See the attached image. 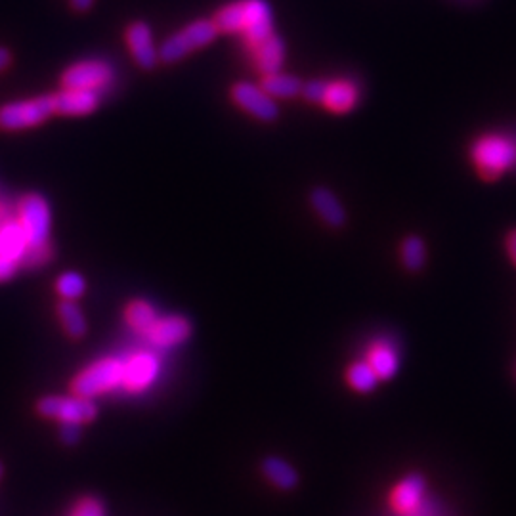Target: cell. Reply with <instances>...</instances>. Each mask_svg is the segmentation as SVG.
Here are the masks:
<instances>
[{"label":"cell","mask_w":516,"mask_h":516,"mask_svg":"<svg viewBox=\"0 0 516 516\" xmlns=\"http://www.w3.org/2000/svg\"><path fill=\"white\" fill-rule=\"evenodd\" d=\"M212 22L216 23V27H219V31L241 33L243 23H245V0L228 5L226 8H222L219 14H216V18Z\"/></svg>","instance_id":"26"},{"label":"cell","mask_w":516,"mask_h":516,"mask_svg":"<svg viewBox=\"0 0 516 516\" xmlns=\"http://www.w3.org/2000/svg\"><path fill=\"white\" fill-rule=\"evenodd\" d=\"M505 247H507V255H509L511 262L516 266V228H514V230H511L509 234H507Z\"/></svg>","instance_id":"32"},{"label":"cell","mask_w":516,"mask_h":516,"mask_svg":"<svg viewBox=\"0 0 516 516\" xmlns=\"http://www.w3.org/2000/svg\"><path fill=\"white\" fill-rule=\"evenodd\" d=\"M262 473L279 490H293L298 484V473L281 457H268L262 463Z\"/></svg>","instance_id":"21"},{"label":"cell","mask_w":516,"mask_h":516,"mask_svg":"<svg viewBox=\"0 0 516 516\" xmlns=\"http://www.w3.org/2000/svg\"><path fill=\"white\" fill-rule=\"evenodd\" d=\"M60 438L65 444H75L80 438V427L79 425H61Z\"/></svg>","instance_id":"30"},{"label":"cell","mask_w":516,"mask_h":516,"mask_svg":"<svg viewBox=\"0 0 516 516\" xmlns=\"http://www.w3.org/2000/svg\"><path fill=\"white\" fill-rule=\"evenodd\" d=\"M243 35L251 48H257L274 35L272 8L266 0H245Z\"/></svg>","instance_id":"12"},{"label":"cell","mask_w":516,"mask_h":516,"mask_svg":"<svg viewBox=\"0 0 516 516\" xmlns=\"http://www.w3.org/2000/svg\"><path fill=\"white\" fill-rule=\"evenodd\" d=\"M327 87H329V82H325V80H308L306 85H303V92L301 94L312 104H318V102L324 104Z\"/></svg>","instance_id":"28"},{"label":"cell","mask_w":516,"mask_h":516,"mask_svg":"<svg viewBox=\"0 0 516 516\" xmlns=\"http://www.w3.org/2000/svg\"><path fill=\"white\" fill-rule=\"evenodd\" d=\"M20 264H15L12 260H6L0 257V281H8L10 277H14V274L18 272Z\"/></svg>","instance_id":"31"},{"label":"cell","mask_w":516,"mask_h":516,"mask_svg":"<svg viewBox=\"0 0 516 516\" xmlns=\"http://www.w3.org/2000/svg\"><path fill=\"white\" fill-rule=\"evenodd\" d=\"M94 5V0H71V6L77 12H87Z\"/></svg>","instance_id":"34"},{"label":"cell","mask_w":516,"mask_h":516,"mask_svg":"<svg viewBox=\"0 0 516 516\" xmlns=\"http://www.w3.org/2000/svg\"><path fill=\"white\" fill-rule=\"evenodd\" d=\"M365 360L377 373L379 380H390L399 370V351L392 339L379 337L370 342Z\"/></svg>","instance_id":"13"},{"label":"cell","mask_w":516,"mask_h":516,"mask_svg":"<svg viewBox=\"0 0 516 516\" xmlns=\"http://www.w3.org/2000/svg\"><path fill=\"white\" fill-rule=\"evenodd\" d=\"M231 98H234V102L241 109L251 113L253 117L260 121L272 123L277 119L279 108L276 99L270 94H266L264 89L253 85V82H238V85L231 89Z\"/></svg>","instance_id":"10"},{"label":"cell","mask_w":516,"mask_h":516,"mask_svg":"<svg viewBox=\"0 0 516 516\" xmlns=\"http://www.w3.org/2000/svg\"><path fill=\"white\" fill-rule=\"evenodd\" d=\"M262 89L272 98H295L303 92V80L289 73H272L264 75Z\"/></svg>","instance_id":"22"},{"label":"cell","mask_w":516,"mask_h":516,"mask_svg":"<svg viewBox=\"0 0 516 516\" xmlns=\"http://www.w3.org/2000/svg\"><path fill=\"white\" fill-rule=\"evenodd\" d=\"M127 41L130 46V52L138 61L142 70H154L159 61V50L154 42L152 27L144 22L132 23L127 31Z\"/></svg>","instance_id":"14"},{"label":"cell","mask_w":516,"mask_h":516,"mask_svg":"<svg viewBox=\"0 0 516 516\" xmlns=\"http://www.w3.org/2000/svg\"><path fill=\"white\" fill-rule=\"evenodd\" d=\"M413 516H432V512L428 511V507H427V503H425V507H423L419 512H415Z\"/></svg>","instance_id":"35"},{"label":"cell","mask_w":516,"mask_h":516,"mask_svg":"<svg viewBox=\"0 0 516 516\" xmlns=\"http://www.w3.org/2000/svg\"><path fill=\"white\" fill-rule=\"evenodd\" d=\"M360 102V89L352 80H335L329 82L324 104L327 109L335 113L352 111Z\"/></svg>","instance_id":"18"},{"label":"cell","mask_w":516,"mask_h":516,"mask_svg":"<svg viewBox=\"0 0 516 516\" xmlns=\"http://www.w3.org/2000/svg\"><path fill=\"white\" fill-rule=\"evenodd\" d=\"M125 360L119 356H106L87 365L75 379L71 390L82 398H98L123 389Z\"/></svg>","instance_id":"2"},{"label":"cell","mask_w":516,"mask_h":516,"mask_svg":"<svg viewBox=\"0 0 516 516\" xmlns=\"http://www.w3.org/2000/svg\"><path fill=\"white\" fill-rule=\"evenodd\" d=\"M125 318H127V324L135 329L138 335L145 337L149 329H152L154 324L159 320V312L149 301H144V298H136V301H132L127 306Z\"/></svg>","instance_id":"20"},{"label":"cell","mask_w":516,"mask_h":516,"mask_svg":"<svg viewBox=\"0 0 516 516\" xmlns=\"http://www.w3.org/2000/svg\"><path fill=\"white\" fill-rule=\"evenodd\" d=\"M10 61H12V56H10V52L6 48H3L0 46V71H5L8 65H10Z\"/></svg>","instance_id":"33"},{"label":"cell","mask_w":516,"mask_h":516,"mask_svg":"<svg viewBox=\"0 0 516 516\" xmlns=\"http://www.w3.org/2000/svg\"><path fill=\"white\" fill-rule=\"evenodd\" d=\"M99 104V92L87 89H63L54 94L56 113L60 115H89Z\"/></svg>","instance_id":"16"},{"label":"cell","mask_w":516,"mask_h":516,"mask_svg":"<svg viewBox=\"0 0 516 516\" xmlns=\"http://www.w3.org/2000/svg\"><path fill=\"white\" fill-rule=\"evenodd\" d=\"M399 260H402V266L408 272L411 274L421 272L427 264L425 241L419 236L404 238L402 245H399Z\"/></svg>","instance_id":"24"},{"label":"cell","mask_w":516,"mask_h":516,"mask_svg":"<svg viewBox=\"0 0 516 516\" xmlns=\"http://www.w3.org/2000/svg\"><path fill=\"white\" fill-rule=\"evenodd\" d=\"M310 203L315 214L329 226V228H342L346 224V211L339 197L327 188H315L310 193Z\"/></svg>","instance_id":"17"},{"label":"cell","mask_w":516,"mask_h":516,"mask_svg":"<svg viewBox=\"0 0 516 516\" xmlns=\"http://www.w3.org/2000/svg\"><path fill=\"white\" fill-rule=\"evenodd\" d=\"M18 220L23 226L29 251L23 266L37 268L52 257V245H50V230H52V211L46 199L39 193H29L22 199L18 207Z\"/></svg>","instance_id":"1"},{"label":"cell","mask_w":516,"mask_h":516,"mask_svg":"<svg viewBox=\"0 0 516 516\" xmlns=\"http://www.w3.org/2000/svg\"><path fill=\"white\" fill-rule=\"evenodd\" d=\"M192 335V324L184 315L166 314L159 315V320L149 329L145 339L157 351H171L180 344H184Z\"/></svg>","instance_id":"9"},{"label":"cell","mask_w":516,"mask_h":516,"mask_svg":"<svg viewBox=\"0 0 516 516\" xmlns=\"http://www.w3.org/2000/svg\"><path fill=\"white\" fill-rule=\"evenodd\" d=\"M56 113L54 96H41L23 102H12L0 108V128L23 130L37 127Z\"/></svg>","instance_id":"6"},{"label":"cell","mask_w":516,"mask_h":516,"mask_svg":"<svg viewBox=\"0 0 516 516\" xmlns=\"http://www.w3.org/2000/svg\"><path fill=\"white\" fill-rule=\"evenodd\" d=\"M58 315H60L61 327L65 329V333H68L71 339L85 337V333L89 329L87 315H85V312L80 310V306L77 303L61 301L58 306Z\"/></svg>","instance_id":"23"},{"label":"cell","mask_w":516,"mask_h":516,"mask_svg":"<svg viewBox=\"0 0 516 516\" xmlns=\"http://www.w3.org/2000/svg\"><path fill=\"white\" fill-rule=\"evenodd\" d=\"M471 157L478 174L493 182L516 164V142L502 135H486L473 144Z\"/></svg>","instance_id":"3"},{"label":"cell","mask_w":516,"mask_h":516,"mask_svg":"<svg viewBox=\"0 0 516 516\" xmlns=\"http://www.w3.org/2000/svg\"><path fill=\"white\" fill-rule=\"evenodd\" d=\"M123 360V390L128 394H142L155 385L161 375V358L157 352L138 351Z\"/></svg>","instance_id":"7"},{"label":"cell","mask_w":516,"mask_h":516,"mask_svg":"<svg viewBox=\"0 0 516 516\" xmlns=\"http://www.w3.org/2000/svg\"><path fill=\"white\" fill-rule=\"evenodd\" d=\"M73 516H104V507L94 497L80 499L73 511Z\"/></svg>","instance_id":"29"},{"label":"cell","mask_w":516,"mask_h":516,"mask_svg":"<svg viewBox=\"0 0 516 516\" xmlns=\"http://www.w3.org/2000/svg\"><path fill=\"white\" fill-rule=\"evenodd\" d=\"M29 251V239L18 219L0 222V257L23 266Z\"/></svg>","instance_id":"15"},{"label":"cell","mask_w":516,"mask_h":516,"mask_svg":"<svg viewBox=\"0 0 516 516\" xmlns=\"http://www.w3.org/2000/svg\"><path fill=\"white\" fill-rule=\"evenodd\" d=\"M390 509L398 516H413L427 503V480L419 473H411L392 488L389 495Z\"/></svg>","instance_id":"8"},{"label":"cell","mask_w":516,"mask_h":516,"mask_svg":"<svg viewBox=\"0 0 516 516\" xmlns=\"http://www.w3.org/2000/svg\"><path fill=\"white\" fill-rule=\"evenodd\" d=\"M219 35V27L211 20H199L190 23L182 31L174 33L173 37L166 39L159 48V60L164 63H174L182 58L192 54L193 50L202 48L209 42H212Z\"/></svg>","instance_id":"5"},{"label":"cell","mask_w":516,"mask_h":516,"mask_svg":"<svg viewBox=\"0 0 516 516\" xmlns=\"http://www.w3.org/2000/svg\"><path fill=\"white\" fill-rule=\"evenodd\" d=\"M87 291V279L79 272H63L56 281V293L60 295L61 301H73L77 303L79 298Z\"/></svg>","instance_id":"27"},{"label":"cell","mask_w":516,"mask_h":516,"mask_svg":"<svg viewBox=\"0 0 516 516\" xmlns=\"http://www.w3.org/2000/svg\"><path fill=\"white\" fill-rule=\"evenodd\" d=\"M113 79V68L106 61H80L71 65V68L63 73L61 82L63 89H87V90H99L106 87Z\"/></svg>","instance_id":"11"},{"label":"cell","mask_w":516,"mask_h":516,"mask_svg":"<svg viewBox=\"0 0 516 516\" xmlns=\"http://www.w3.org/2000/svg\"><path fill=\"white\" fill-rule=\"evenodd\" d=\"M257 68L264 75L279 73L283 60H286V42H283L277 35H272L268 41H264L257 48H253Z\"/></svg>","instance_id":"19"},{"label":"cell","mask_w":516,"mask_h":516,"mask_svg":"<svg viewBox=\"0 0 516 516\" xmlns=\"http://www.w3.org/2000/svg\"><path fill=\"white\" fill-rule=\"evenodd\" d=\"M346 382L351 385L352 390L360 394H370L377 389L380 380L371 365L368 363V360H360L351 363V368L346 370Z\"/></svg>","instance_id":"25"},{"label":"cell","mask_w":516,"mask_h":516,"mask_svg":"<svg viewBox=\"0 0 516 516\" xmlns=\"http://www.w3.org/2000/svg\"><path fill=\"white\" fill-rule=\"evenodd\" d=\"M39 413L46 419L58 421L60 425H87L96 419L98 408L94 399L79 394L70 396H46L39 402Z\"/></svg>","instance_id":"4"}]
</instances>
